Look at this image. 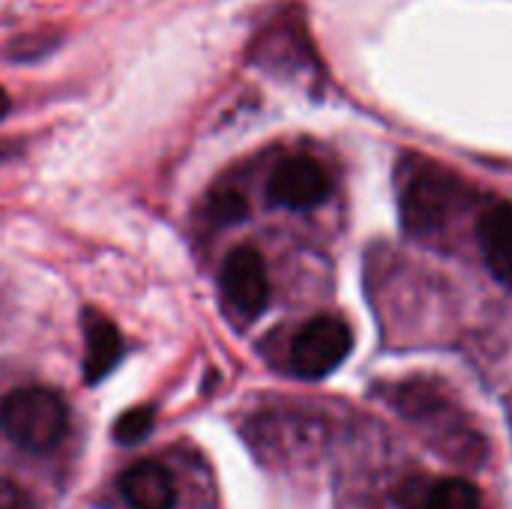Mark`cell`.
I'll list each match as a JSON object with an SVG mask.
<instances>
[{
	"label": "cell",
	"mask_w": 512,
	"mask_h": 509,
	"mask_svg": "<svg viewBox=\"0 0 512 509\" xmlns=\"http://www.w3.org/2000/svg\"><path fill=\"white\" fill-rule=\"evenodd\" d=\"M468 183L429 159H405L399 168V213L402 225L414 237H435L468 210Z\"/></svg>",
	"instance_id": "cell-1"
},
{
	"label": "cell",
	"mask_w": 512,
	"mask_h": 509,
	"mask_svg": "<svg viewBox=\"0 0 512 509\" xmlns=\"http://www.w3.org/2000/svg\"><path fill=\"white\" fill-rule=\"evenodd\" d=\"M66 423H69L66 402L48 387L12 390L0 405L3 435L27 453L54 450L66 435Z\"/></svg>",
	"instance_id": "cell-2"
},
{
	"label": "cell",
	"mask_w": 512,
	"mask_h": 509,
	"mask_svg": "<svg viewBox=\"0 0 512 509\" xmlns=\"http://www.w3.org/2000/svg\"><path fill=\"white\" fill-rule=\"evenodd\" d=\"M354 348L351 327L336 315L312 318L291 342V369L306 381L327 378L336 372Z\"/></svg>",
	"instance_id": "cell-3"
},
{
	"label": "cell",
	"mask_w": 512,
	"mask_h": 509,
	"mask_svg": "<svg viewBox=\"0 0 512 509\" xmlns=\"http://www.w3.org/2000/svg\"><path fill=\"white\" fill-rule=\"evenodd\" d=\"M387 402H390L399 414H405L408 420L438 426L441 432L447 429V441H450V444H453V438H459L462 444L480 447V441H471V432H468V426L462 423L456 405L447 399V393H444L435 381L414 378V381L393 384V387L387 390Z\"/></svg>",
	"instance_id": "cell-4"
},
{
	"label": "cell",
	"mask_w": 512,
	"mask_h": 509,
	"mask_svg": "<svg viewBox=\"0 0 512 509\" xmlns=\"http://www.w3.org/2000/svg\"><path fill=\"white\" fill-rule=\"evenodd\" d=\"M219 285H222V297L228 309L243 321H255L270 303L267 264L258 255V249H249V246L234 249L222 264Z\"/></svg>",
	"instance_id": "cell-5"
},
{
	"label": "cell",
	"mask_w": 512,
	"mask_h": 509,
	"mask_svg": "<svg viewBox=\"0 0 512 509\" xmlns=\"http://www.w3.org/2000/svg\"><path fill=\"white\" fill-rule=\"evenodd\" d=\"M330 192H333V180L327 168L312 156H291L279 162L267 183L270 201L288 210H312L324 204Z\"/></svg>",
	"instance_id": "cell-6"
},
{
	"label": "cell",
	"mask_w": 512,
	"mask_h": 509,
	"mask_svg": "<svg viewBox=\"0 0 512 509\" xmlns=\"http://www.w3.org/2000/svg\"><path fill=\"white\" fill-rule=\"evenodd\" d=\"M120 495L129 509H174L177 504L174 477L156 459L129 465L120 477Z\"/></svg>",
	"instance_id": "cell-7"
},
{
	"label": "cell",
	"mask_w": 512,
	"mask_h": 509,
	"mask_svg": "<svg viewBox=\"0 0 512 509\" xmlns=\"http://www.w3.org/2000/svg\"><path fill=\"white\" fill-rule=\"evenodd\" d=\"M396 504L402 509H483L480 489L462 477L444 480H408L396 492Z\"/></svg>",
	"instance_id": "cell-8"
},
{
	"label": "cell",
	"mask_w": 512,
	"mask_h": 509,
	"mask_svg": "<svg viewBox=\"0 0 512 509\" xmlns=\"http://www.w3.org/2000/svg\"><path fill=\"white\" fill-rule=\"evenodd\" d=\"M477 243L492 276L512 288V201H495L480 213Z\"/></svg>",
	"instance_id": "cell-9"
},
{
	"label": "cell",
	"mask_w": 512,
	"mask_h": 509,
	"mask_svg": "<svg viewBox=\"0 0 512 509\" xmlns=\"http://www.w3.org/2000/svg\"><path fill=\"white\" fill-rule=\"evenodd\" d=\"M84 378L87 384L102 381L123 357L120 330L99 312H84Z\"/></svg>",
	"instance_id": "cell-10"
},
{
	"label": "cell",
	"mask_w": 512,
	"mask_h": 509,
	"mask_svg": "<svg viewBox=\"0 0 512 509\" xmlns=\"http://www.w3.org/2000/svg\"><path fill=\"white\" fill-rule=\"evenodd\" d=\"M249 213V201L240 189H219L207 201V216L219 225H234L243 222Z\"/></svg>",
	"instance_id": "cell-11"
},
{
	"label": "cell",
	"mask_w": 512,
	"mask_h": 509,
	"mask_svg": "<svg viewBox=\"0 0 512 509\" xmlns=\"http://www.w3.org/2000/svg\"><path fill=\"white\" fill-rule=\"evenodd\" d=\"M153 420H156V411H153V408H132V411H126V414L117 420L114 438H117L120 444H138V441H144V438L150 435Z\"/></svg>",
	"instance_id": "cell-12"
},
{
	"label": "cell",
	"mask_w": 512,
	"mask_h": 509,
	"mask_svg": "<svg viewBox=\"0 0 512 509\" xmlns=\"http://www.w3.org/2000/svg\"><path fill=\"white\" fill-rule=\"evenodd\" d=\"M0 509H33V504L18 483H12L9 477H0Z\"/></svg>",
	"instance_id": "cell-13"
},
{
	"label": "cell",
	"mask_w": 512,
	"mask_h": 509,
	"mask_svg": "<svg viewBox=\"0 0 512 509\" xmlns=\"http://www.w3.org/2000/svg\"><path fill=\"white\" fill-rule=\"evenodd\" d=\"M6 111H9V96H6V90L0 87V120L6 117Z\"/></svg>",
	"instance_id": "cell-14"
}]
</instances>
